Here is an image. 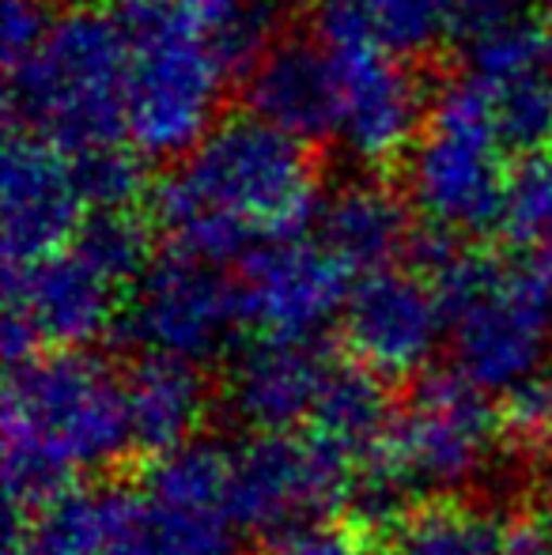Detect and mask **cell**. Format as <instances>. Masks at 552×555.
Wrapping results in <instances>:
<instances>
[{"label": "cell", "instance_id": "30", "mask_svg": "<svg viewBox=\"0 0 552 555\" xmlns=\"http://www.w3.org/2000/svg\"><path fill=\"white\" fill-rule=\"evenodd\" d=\"M53 20H57V12L50 0H4V8H0V53H4L8 73L20 68L46 42Z\"/></svg>", "mask_w": 552, "mask_h": 555}, {"label": "cell", "instance_id": "22", "mask_svg": "<svg viewBox=\"0 0 552 555\" xmlns=\"http://www.w3.org/2000/svg\"><path fill=\"white\" fill-rule=\"evenodd\" d=\"M231 453L216 439H190L175 450L147 457L140 488L152 499L190 514H223L228 518L231 491Z\"/></svg>", "mask_w": 552, "mask_h": 555}, {"label": "cell", "instance_id": "31", "mask_svg": "<svg viewBox=\"0 0 552 555\" xmlns=\"http://www.w3.org/2000/svg\"><path fill=\"white\" fill-rule=\"evenodd\" d=\"M534 20L530 0H454L450 8V38L458 46H473L488 35L515 27V23Z\"/></svg>", "mask_w": 552, "mask_h": 555}, {"label": "cell", "instance_id": "3", "mask_svg": "<svg viewBox=\"0 0 552 555\" xmlns=\"http://www.w3.org/2000/svg\"><path fill=\"white\" fill-rule=\"evenodd\" d=\"M133 35L99 8L53 20L46 42L8 73V129L46 137L65 152L114 144L126 132Z\"/></svg>", "mask_w": 552, "mask_h": 555}, {"label": "cell", "instance_id": "38", "mask_svg": "<svg viewBox=\"0 0 552 555\" xmlns=\"http://www.w3.org/2000/svg\"><path fill=\"white\" fill-rule=\"evenodd\" d=\"M287 4H310V0H287Z\"/></svg>", "mask_w": 552, "mask_h": 555}, {"label": "cell", "instance_id": "19", "mask_svg": "<svg viewBox=\"0 0 552 555\" xmlns=\"http://www.w3.org/2000/svg\"><path fill=\"white\" fill-rule=\"evenodd\" d=\"M223 514H190L144 488H106L103 555H231Z\"/></svg>", "mask_w": 552, "mask_h": 555}, {"label": "cell", "instance_id": "33", "mask_svg": "<svg viewBox=\"0 0 552 555\" xmlns=\"http://www.w3.org/2000/svg\"><path fill=\"white\" fill-rule=\"evenodd\" d=\"M515 555H552V526L538 518H515Z\"/></svg>", "mask_w": 552, "mask_h": 555}, {"label": "cell", "instance_id": "20", "mask_svg": "<svg viewBox=\"0 0 552 555\" xmlns=\"http://www.w3.org/2000/svg\"><path fill=\"white\" fill-rule=\"evenodd\" d=\"M310 424H314L310 435L337 446L356 465H368V461L383 457L394 424H398V409H394L383 374L352 359V363L330 366L314 412H310Z\"/></svg>", "mask_w": 552, "mask_h": 555}, {"label": "cell", "instance_id": "8", "mask_svg": "<svg viewBox=\"0 0 552 555\" xmlns=\"http://www.w3.org/2000/svg\"><path fill=\"white\" fill-rule=\"evenodd\" d=\"M356 461L318 435H251L231 453L228 521L258 541H284L345 511Z\"/></svg>", "mask_w": 552, "mask_h": 555}, {"label": "cell", "instance_id": "7", "mask_svg": "<svg viewBox=\"0 0 552 555\" xmlns=\"http://www.w3.org/2000/svg\"><path fill=\"white\" fill-rule=\"evenodd\" d=\"M133 23L126 132L140 155L185 159L213 132L228 73L208 38L190 27L170 0Z\"/></svg>", "mask_w": 552, "mask_h": 555}, {"label": "cell", "instance_id": "13", "mask_svg": "<svg viewBox=\"0 0 552 555\" xmlns=\"http://www.w3.org/2000/svg\"><path fill=\"white\" fill-rule=\"evenodd\" d=\"M447 330L435 284L424 272L378 269L352 284L341 314V333L356 363L383 378L416 374L439 348Z\"/></svg>", "mask_w": 552, "mask_h": 555}, {"label": "cell", "instance_id": "14", "mask_svg": "<svg viewBox=\"0 0 552 555\" xmlns=\"http://www.w3.org/2000/svg\"><path fill=\"white\" fill-rule=\"evenodd\" d=\"M8 310L20 314L42 344L80 351L121 318L118 287L73 246L53 257L8 269Z\"/></svg>", "mask_w": 552, "mask_h": 555}, {"label": "cell", "instance_id": "37", "mask_svg": "<svg viewBox=\"0 0 552 555\" xmlns=\"http://www.w3.org/2000/svg\"><path fill=\"white\" fill-rule=\"evenodd\" d=\"M541 27H545V42H549V57H552V0H545V12H541Z\"/></svg>", "mask_w": 552, "mask_h": 555}, {"label": "cell", "instance_id": "12", "mask_svg": "<svg viewBox=\"0 0 552 555\" xmlns=\"http://www.w3.org/2000/svg\"><path fill=\"white\" fill-rule=\"evenodd\" d=\"M84 197L65 147L12 129L0 163V238L8 269L68 249L84 227Z\"/></svg>", "mask_w": 552, "mask_h": 555}, {"label": "cell", "instance_id": "28", "mask_svg": "<svg viewBox=\"0 0 552 555\" xmlns=\"http://www.w3.org/2000/svg\"><path fill=\"white\" fill-rule=\"evenodd\" d=\"M462 53H465V76L470 80H477L480 88H500V83L545 65L549 57L545 27L534 20L515 23V27L500 30V35H488L480 42L465 46Z\"/></svg>", "mask_w": 552, "mask_h": 555}, {"label": "cell", "instance_id": "24", "mask_svg": "<svg viewBox=\"0 0 552 555\" xmlns=\"http://www.w3.org/2000/svg\"><path fill=\"white\" fill-rule=\"evenodd\" d=\"M73 249L91 261L114 287H133L152 269V231L133 212H91Z\"/></svg>", "mask_w": 552, "mask_h": 555}, {"label": "cell", "instance_id": "29", "mask_svg": "<svg viewBox=\"0 0 552 555\" xmlns=\"http://www.w3.org/2000/svg\"><path fill=\"white\" fill-rule=\"evenodd\" d=\"M500 435L508 446L530 457H545L552 450V371H538L503 393L500 404Z\"/></svg>", "mask_w": 552, "mask_h": 555}, {"label": "cell", "instance_id": "32", "mask_svg": "<svg viewBox=\"0 0 552 555\" xmlns=\"http://www.w3.org/2000/svg\"><path fill=\"white\" fill-rule=\"evenodd\" d=\"M273 555H368V541L348 521H314L273 544Z\"/></svg>", "mask_w": 552, "mask_h": 555}, {"label": "cell", "instance_id": "16", "mask_svg": "<svg viewBox=\"0 0 552 555\" xmlns=\"http://www.w3.org/2000/svg\"><path fill=\"white\" fill-rule=\"evenodd\" d=\"M243 83L251 114L273 129L303 144L337 137V76L318 38H277Z\"/></svg>", "mask_w": 552, "mask_h": 555}, {"label": "cell", "instance_id": "23", "mask_svg": "<svg viewBox=\"0 0 552 555\" xmlns=\"http://www.w3.org/2000/svg\"><path fill=\"white\" fill-rule=\"evenodd\" d=\"M485 91L508 152H523L530 159L552 152V73L545 65Z\"/></svg>", "mask_w": 552, "mask_h": 555}, {"label": "cell", "instance_id": "10", "mask_svg": "<svg viewBox=\"0 0 552 555\" xmlns=\"http://www.w3.org/2000/svg\"><path fill=\"white\" fill-rule=\"evenodd\" d=\"M239 314V292L216 264L170 254L129 287L118 330L144 356L205 363L228 348Z\"/></svg>", "mask_w": 552, "mask_h": 555}, {"label": "cell", "instance_id": "21", "mask_svg": "<svg viewBox=\"0 0 552 555\" xmlns=\"http://www.w3.org/2000/svg\"><path fill=\"white\" fill-rule=\"evenodd\" d=\"M390 555H515V518L435 499L406 514L390 533Z\"/></svg>", "mask_w": 552, "mask_h": 555}, {"label": "cell", "instance_id": "4", "mask_svg": "<svg viewBox=\"0 0 552 555\" xmlns=\"http://www.w3.org/2000/svg\"><path fill=\"white\" fill-rule=\"evenodd\" d=\"M447 310L454 371L485 393H511L545 371L552 351V272L458 249L427 276Z\"/></svg>", "mask_w": 552, "mask_h": 555}, {"label": "cell", "instance_id": "15", "mask_svg": "<svg viewBox=\"0 0 552 555\" xmlns=\"http://www.w3.org/2000/svg\"><path fill=\"white\" fill-rule=\"evenodd\" d=\"M333 359L318 340L258 336L228 371L223 404L254 435H292L310 420Z\"/></svg>", "mask_w": 552, "mask_h": 555}, {"label": "cell", "instance_id": "9", "mask_svg": "<svg viewBox=\"0 0 552 555\" xmlns=\"http://www.w3.org/2000/svg\"><path fill=\"white\" fill-rule=\"evenodd\" d=\"M500 439V412H492L488 393L450 366L416 378L383 461L413 491L450 499L488 473Z\"/></svg>", "mask_w": 552, "mask_h": 555}, {"label": "cell", "instance_id": "35", "mask_svg": "<svg viewBox=\"0 0 552 555\" xmlns=\"http://www.w3.org/2000/svg\"><path fill=\"white\" fill-rule=\"evenodd\" d=\"M106 4H111V8H114V12H126V15H129V20H137V15L152 12V8L167 4V0H106Z\"/></svg>", "mask_w": 552, "mask_h": 555}, {"label": "cell", "instance_id": "11", "mask_svg": "<svg viewBox=\"0 0 552 555\" xmlns=\"http://www.w3.org/2000/svg\"><path fill=\"white\" fill-rule=\"evenodd\" d=\"M239 314L258 336L318 340V333L345 314L348 269L310 238H269L243 257L235 280Z\"/></svg>", "mask_w": 552, "mask_h": 555}, {"label": "cell", "instance_id": "26", "mask_svg": "<svg viewBox=\"0 0 552 555\" xmlns=\"http://www.w3.org/2000/svg\"><path fill=\"white\" fill-rule=\"evenodd\" d=\"M76 185L91 212H133V205L147 193L144 155L137 147L99 144L73 155Z\"/></svg>", "mask_w": 552, "mask_h": 555}, {"label": "cell", "instance_id": "34", "mask_svg": "<svg viewBox=\"0 0 552 555\" xmlns=\"http://www.w3.org/2000/svg\"><path fill=\"white\" fill-rule=\"evenodd\" d=\"M4 555H53V552L46 548V544H38L35 537L27 533V526H20V521H8Z\"/></svg>", "mask_w": 552, "mask_h": 555}, {"label": "cell", "instance_id": "2", "mask_svg": "<svg viewBox=\"0 0 552 555\" xmlns=\"http://www.w3.org/2000/svg\"><path fill=\"white\" fill-rule=\"evenodd\" d=\"M133 450L126 378L88 351H53L8 374L4 491L8 518H30Z\"/></svg>", "mask_w": 552, "mask_h": 555}, {"label": "cell", "instance_id": "27", "mask_svg": "<svg viewBox=\"0 0 552 555\" xmlns=\"http://www.w3.org/2000/svg\"><path fill=\"white\" fill-rule=\"evenodd\" d=\"M352 4L401 57H424L442 38H450L454 0H352Z\"/></svg>", "mask_w": 552, "mask_h": 555}, {"label": "cell", "instance_id": "6", "mask_svg": "<svg viewBox=\"0 0 552 555\" xmlns=\"http://www.w3.org/2000/svg\"><path fill=\"white\" fill-rule=\"evenodd\" d=\"M314 38L337 76V140L371 170L401 163L427 121L424 91L401 53H394L352 0H322Z\"/></svg>", "mask_w": 552, "mask_h": 555}, {"label": "cell", "instance_id": "25", "mask_svg": "<svg viewBox=\"0 0 552 555\" xmlns=\"http://www.w3.org/2000/svg\"><path fill=\"white\" fill-rule=\"evenodd\" d=\"M503 231L526 261L552 272V152L534 155L511 175Z\"/></svg>", "mask_w": 552, "mask_h": 555}, {"label": "cell", "instance_id": "36", "mask_svg": "<svg viewBox=\"0 0 552 555\" xmlns=\"http://www.w3.org/2000/svg\"><path fill=\"white\" fill-rule=\"evenodd\" d=\"M541 495H545V503L552 506V450L541 457Z\"/></svg>", "mask_w": 552, "mask_h": 555}, {"label": "cell", "instance_id": "17", "mask_svg": "<svg viewBox=\"0 0 552 555\" xmlns=\"http://www.w3.org/2000/svg\"><path fill=\"white\" fill-rule=\"evenodd\" d=\"M318 231H322V246L348 272H363V276L394 269V261L409 257L416 242L406 201L383 182L341 185L322 205Z\"/></svg>", "mask_w": 552, "mask_h": 555}, {"label": "cell", "instance_id": "18", "mask_svg": "<svg viewBox=\"0 0 552 555\" xmlns=\"http://www.w3.org/2000/svg\"><path fill=\"white\" fill-rule=\"evenodd\" d=\"M126 409L133 450L159 457L175 446L197 439L208 412V382L201 363L170 356H140L126 374Z\"/></svg>", "mask_w": 552, "mask_h": 555}, {"label": "cell", "instance_id": "1", "mask_svg": "<svg viewBox=\"0 0 552 555\" xmlns=\"http://www.w3.org/2000/svg\"><path fill=\"white\" fill-rule=\"evenodd\" d=\"M152 208L175 254L205 264L243 261L254 234L307 238L322 216L310 147L251 111L216 121L155 185Z\"/></svg>", "mask_w": 552, "mask_h": 555}, {"label": "cell", "instance_id": "5", "mask_svg": "<svg viewBox=\"0 0 552 555\" xmlns=\"http://www.w3.org/2000/svg\"><path fill=\"white\" fill-rule=\"evenodd\" d=\"M503 152L488 91L470 76L447 83L409 152V197L427 227L454 238H480L503 227L511 197Z\"/></svg>", "mask_w": 552, "mask_h": 555}]
</instances>
